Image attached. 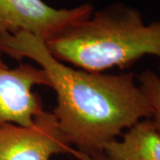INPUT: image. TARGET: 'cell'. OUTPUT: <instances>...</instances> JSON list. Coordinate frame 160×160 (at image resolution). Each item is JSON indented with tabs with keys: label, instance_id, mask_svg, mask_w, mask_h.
<instances>
[{
	"label": "cell",
	"instance_id": "cell-1",
	"mask_svg": "<svg viewBox=\"0 0 160 160\" xmlns=\"http://www.w3.org/2000/svg\"><path fill=\"white\" fill-rule=\"evenodd\" d=\"M0 52L21 61L29 58L47 75L57 96L52 113L69 143L89 158L153 110L133 73L106 74L75 69L58 61L43 40L29 32L0 38Z\"/></svg>",
	"mask_w": 160,
	"mask_h": 160
},
{
	"label": "cell",
	"instance_id": "cell-2",
	"mask_svg": "<svg viewBox=\"0 0 160 160\" xmlns=\"http://www.w3.org/2000/svg\"><path fill=\"white\" fill-rule=\"evenodd\" d=\"M58 61L103 73L126 69L146 55L160 58V21L146 24L141 12L113 4L45 42Z\"/></svg>",
	"mask_w": 160,
	"mask_h": 160
},
{
	"label": "cell",
	"instance_id": "cell-3",
	"mask_svg": "<svg viewBox=\"0 0 160 160\" xmlns=\"http://www.w3.org/2000/svg\"><path fill=\"white\" fill-rule=\"evenodd\" d=\"M60 154L90 160L69 144L52 112L45 110L29 126L0 124V160H51Z\"/></svg>",
	"mask_w": 160,
	"mask_h": 160
},
{
	"label": "cell",
	"instance_id": "cell-4",
	"mask_svg": "<svg viewBox=\"0 0 160 160\" xmlns=\"http://www.w3.org/2000/svg\"><path fill=\"white\" fill-rule=\"evenodd\" d=\"M93 11L89 3L57 9L43 0H0V38L25 31L46 42Z\"/></svg>",
	"mask_w": 160,
	"mask_h": 160
},
{
	"label": "cell",
	"instance_id": "cell-5",
	"mask_svg": "<svg viewBox=\"0 0 160 160\" xmlns=\"http://www.w3.org/2000/svg\"><path fill=\"white\" fill-rule=\"evenodd\" d=\"M37 86L50 87V81L40 67L21 63L17 67L0 69V124L31 126L45 109Z\"/></svg>",
	"mask_w": 160,
	"mask_h": 160
},
{
	"label": "cell",
	"instance_id": "cell-6",
	"mask_svg": "<svg viewBox=\"0 0 160 160\" xmlns=\"http://www.w3.org/2000/svg\"><path fill=\"white\" fill-rule=\"evenodd\" d=\"M104 152L112 160H160V134L152 119H143L109 142Z\"/></svg>",
	"mask_w": 160,
	"mask_h": 160
},
{
	"label": "cell",
	"instance_id": "cell-7",
	"mask_svg": "<svg viewBox=\"0 0 160 160\" xmlns=\"http://www.w3.org/2000/svg\"><path fill=\"white\" fill-rule=\"evenodd\" d=\"M138 81L152 108L151 119L160 134V76L153 70L146 69L138 75Z\"/></svg>",
	"mask_w": 160,
	"mask_h": 160
},
{
	"label": "cell",
	"instance_id": "cell-8",
	"mask_svg": "<svg viewBox=\"0 0 160 160\" xmlns=\"http://www.w3.org/2000/svg\"><path fill=\"white\" fill-rule=\"evenodd\" d=\"M90 160H112L109 158V157L106 155V153L103 152H99L96 154L92 155L90 157Z\"/></svg>",
	"mask_w": 160,
	"mask_h": 160
},
{
	"label": "cell",
	"instance_id": "cell-9",
	"mask_svg": "<svg viewBox=\"0 0 160 160\" xmlns=\"http://www.w3.org/2000/svg\"><path fill=\"white\" fill-rule=\"evenodd\" d=\"M6 68H8V66L3 61V59H2V53L0 52V69H6Z\"/></svg>",
	"mask_w": 160,
	"mask_h": 160
},
{
	"label": "cell",
	"instance_id": "cell-10",
	"mask_svg": "<svg viewBox=\"0 0 160 160\" xmlns=\"http://www.w3.org/2000/svg\"><path fill=\"white\" fill-rule=\"evenodd\" d=\"M158 75H159V76H160V68H159V72H158Z\"/></svg>",
	"mask_w": 160,
	"mask_h": 160
}]
</instances>
